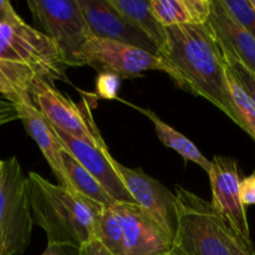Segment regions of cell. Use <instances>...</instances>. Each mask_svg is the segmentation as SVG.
I'll return each mask as SVG.
<instances>
[{"mask_svg":"<svg viewBox=\"0 0 255 255\" xmlns=\"http://www.w3.org/2000/svg\"><path fill=\"white\" fill-rule=\"evenodd\" d=\"M208 24L222 49L255 75V39L229 14L221 0H212Z\"/></svg>","mask_w":255,"mask_h":255,"instance_id":"15","label":"cell"},{"mask_svg":"<svg viewBox=\"0 0 255 255\" xmlns=\"http://www.w3.org/2000/svg\"><path fill=\"white\" fill-rule=\"evenodd\" d=\"M84 65L96 71L109 72L120 79H134L149 70L162 71L174 79V71L168 62L139 47L124 42L92 36L84 51Z\"/></svg>","mask_w":255,"mask_h":255,"instance_id":"8","label":"cell"},{"mask_svg":"<svg viewBox=\"0 0 255 255\" xmlns=\"http://www.w3.org/2000/svg\"><path fill=\"white\" fill-rule=\"evenodd\" d=\"M15 120H19V114L15 105L7 100H0V127Z\"/></svg>","mask_w":255,"mask_h":255,"instance_id":"28","label":"cell"},{"mask_svg":"<svg viewBox=\"0 0 255 255\" xmlns=\"http://www.w3.org/2000/svg\"><path fill=\"white\" fill-rule=\"evenodd\" d=\"M124 232V255H166L172 238L137 204L114 203Z\"/></svg>","mask_w":255,"mask_h":255,"instance_id":"11","label":"cell"},{"mask_svg":"<svg viewBox=\"0 0 255 255\" xmlns=\"http://www.w3.org/2000/svg\"><path fill=\"white\" fill-rule=\"evenodd\" d=\"M26 179L32 222L44 229L47 244L79 249L95 238V218L102 206L70 193L36 172H30Z\"/></svg>","mask_w":255,"mask_h":255,"instance_id":"2","label":"cell"},{"mask_svg":"<svg viewBox=\"0 0 255 255\" xmlns=\"http://www.w3.org/2000/svg\"><path fill=\"white\" fill-rule=\"evenodd\" d=\"M110 4L137 30L146 35L159 52L166 45V27L159 24L151 10L149 0H109Z\"/></svg>","mask_w":255,"mask_h":255,"instance_id":"17","label":"cell"},{"mask_svg":"<svg viewBox=\"0 0 255 255\" xmlns=\"http://www.w3.org/2000/svg\"><path fill=\"white\" fill-rule=\"evenodd\" d=\"M95 238L101 242L111 253L124 255V232L121 219L114 204L102 207L95 218Z\"/></svg>","mask_w":255,"mask_h":255,"instance_id":"21","label":"cell"},{"mask_svg":"<svg viewBox=\"0 0 255 255\" xmlns=\"http://www.w3.org/2000/svg\"><path fill=\"white\" fill-rule=\"evenodd\" d=\"M2 166H4V161H1V159H0V174H1V169H2Z\"/></svg>","mask_w":255,"mask_h":255,"instance_id":"31","label":"cell"},{"mask_svg":"<svg viewBox=\"0 0 255 255\" xmlns=\"http://www.w3.org/2000/svg\"><path fill=\"white\" fill-rule=\"evenodd\" d=\"M229 14L255 39V10L249 0H221Z\"/></svg>","mask_w":255,"mask_h":255,"instance_id":"23","label":"cell"},{"mask_svg":"<svg viewBox=\"0 0 255 255\" xmlns=\"http://www.w3.org/2000/svg\"><path fill=\"white\" fill-rule=\"evenodd\" d=\"M212 188V206L239 238L254 249L246 207L241 199V176L234 158L214 156L208 172Z\"/></svg>","mask_w":255,"mask_h":255,"instance_id":"9","label":"cell"},{"mask_svg":"<svg viewBox=\"0 0 255 255\" xmlns=\"http://www.w3.org/2000/svg\"><path fill=\"white\" fill-rule=\"evenodd\" d=\"M241 199L243 206L255 204V173L241 179Z\"/></svg>","mask_w":255,"mask_h":255,"instance_id":"26","label":"cell"},{"mask_svg":"<svg viewBox=\"0 0 255 255\" xmlns=\"http://www.w3.org/2000/svg\"><path fill=\"white\" fill-rule=\"evenodd\" d=\"M29 95L36 109L51 126L101 151H109L94 122L89 106L81 109L61 94L52 82L41 77H36L32 81Z\"/></svg>","mask_w":255,"mask_h":255,"instance_id":"7","label":"cell"},{"mask_svg":"<svg viewBox=\"0 0 255 255\" xmlns=\"http://www.w3.org/2000/svg\"><path fill=\"white\" fill-rule=\"evenodd\" d=\"M14 105L17 110V114H19V120L24 125L27 134L39 146L40 151L44 154L50 168L59 181V186L64 187L70 193L79 194L72 188L69 177H67L64 166H62L61 151L64 149V146L55 133L51 125L42 116L41 112L36 109L30 95L24 96L19 101L15 102Z\"/></svg>","mask_w":255,"mask_h":255,"instance_id":"14","label":"cell"},{"mask_svg":"<svg viewBox=\"0 0 255 255\" xmlns=\"http://www.w3.org/2000/svg\"><path fill=\"white\" fill-rule=\"evenodd\" d=\"M32 224L27 179L16 157H10L0 174V255L24 253Z\"/></svg>","mask_w":255,"mask_h":255,"instance_id":"6","label":"cell"},{"mask_svg":"<svg viewBox=\"0 0 255 255\" xmlns=\"http://www.w3.org/2000/svg\"><path fill=\"white\" fill-rule=\"evenodd\" d=\"M222 52H223L224 61H226L227 66L229 67L232 74L236 76V79L238 80L239 84L242 85V87L246 90L247 94H248L249 96L252 97V100L255 102V75L253 72L249 71L247 67H244L236 57H233L231 54L224 51L223 49H222Z\"/></svg>","mask_w":255,"mask_h":255,"instance_id":"24","label":"cell"},{"mask_svg":"<svg viewBox=\"0 0 255 255\" xmlns=\"http://www.w3.org/2000/svg\"><path fill=\"white\" fill-rule=\"evenodd\" d=\"M61 161L65 172L70 179L72 188L85 198L95 202L102 207L111 206L115 203L114 199L110 197L104 189V187L81 166L79 161L64 147L61 151Z\"/></svg>","mask_w":255,"mask_h":255,"instance_id":"19","label":"cell"},{"mask_svg":"<svg viewBox=\"0 0 255 255\" xmlns=\"http://www.w3.org/2000/svg\"><path fill=\"white\" fill-rule=\"evenodd\" d=\"M149 5L164 27L204 25L212 10V0H149Z\"/></svg>","mask_w":255,"mask_h":255,"instance_id":"16","label":"cell"},{"mask_svg":"<svg viewBox=\"0 0 255 255\" xmlns=\"http://www.w3.org/2000/svg\"><path fill=\"white\" fill-rule=\"evenodd\" d=\"M36 29L61 51L69 67L85 66L84 51L92 37L77 0H29Z\"/></svg>","mask_w":255,"mask_h":255,"instance_id":"5","label":"cell"},{"mask_svg":"<svg viewBox=\"0 0 255 255\" xmlns=\"http://www.w3.org/2000/svg\"><path fill=\"white\" fill-rule=\"evenodd\" d=\"M112 164L134 203L173 241L177 226L176 196L141 168H128L115 158L112 159Z\"/></svg>","mask_w":255,"mask_h":255,"instance_id":"10","label":"cell"},{"mask_svg":"<svg viewBox=\"0 0 255 255\" xmlns=\"http://www.w3.org/2000/svg\"><path fill=\"white\" fill-rule=\"evenodd\" d=\"M77 255H115L96 238L86 242L77 249Z\"/></svg>","mask_w":255,"mask_h":255,"instance_id":"27","label":"cell"},{"mask_svg":"<svg viewBox=\"0 0 255 255\" xmlns=\"http://www.w3.org/2000/svg\"><path fill=\"white\" fill-rule=\"evenodd\" d=\"M40 77L29 66L0 59V95L15 104L27 96L32 81Z\"/></svg>","mask_w":255,"mask_h":255,"instance_id":"20","label":"cell"},{"mask_svg":"<svg viewBox=\"0 0 255 255\" xmlns=\"http://www.w3.org/2000/svg\"><path fill=\"white\" fill-rule=\"evenodd\" d=\"M51 127L61 141L62 146L81 163L87 172H90V174L104 187L115 202L136 204L112 164L114 157L110 151H101L87 142L69 136L56 127Z\"/></svg>","mask_w":255,"mask_h":255,"instance_id":"13","label":"cell"},{"mask_svg":"<svg viewBox=\"0 0 255 255\" xmlns=\"http://www.w3.org/2000/svg\"><path fill=\"white\" fill-rule=\"evenodd\" d=\"M74 251H77V249L70 248V247L51 246V244H47V248L45 249L42 255H72L71 253Z\"/></svg>","mask_w":255,"mask_h":255,"instance_id":"30","label":"cell"},{"mask_svg":"<svg viewBox=\"0 0 255 255\" xmlns=\"http://www.w3.org/2000/svg\"><path fill=\"white\" fill-rule=\"evenodd\" d=\"M77 2L94 37L124 42L158 56L156 45L132 26L109 0H77Z\"/></svg>","mask_w":255,"mask_h":255,"instance_id":"12","label":"cell"},{"mask_svg":"<svg viewBox=\"0 0 255 255\" xmlns=\"http://www.w3.org/2000/svg\"><path fill=\"white\" fill-rule=\"evenodd\" d=\"M17 19H20V16L12 7L11 2L7 0H0V24L11 22Z\"/></svg>","mask_w":255,"mask_h":255,"instance_id":"29","label":"cell"},{"mask_svg":"<svg viewBox=\"0 0 255 255\" xmlns=\"http://www.w3.org/2000/svg\"><path fill=\"white\" fill-rule=\"evenodd\" d=\"M0 59L26 65L49 82L67 81L69 66L59 47L21 17L0 24Z\"/></svg>","mask_w":255,"mask_h":255,"instance_id":"4","label":"cell"},{"mask_svg":"<svg viewBox=\"0 0 255 255\" xmlns=\"http://www.w3.org/2000/svg\"><path fill=\"white\" fill-rule=\"evenodd\" d=\"M166 255H173L172 253H168V254H166Z\"/></svg>","mask_w":255,"mask_h":255,"instance_id":"33","label":"cell"},{"mask_svg":"<svg viewBox=\"0 0 255 255\" xmlns=\"http://www.w3.org/2000/svg\"><path fill=\"white\" fill-rule=\"evenodd\" d=\"M120 85H121V79L117 77L116 75L109 74V72H101L97 76L96 92L102 99L116 100Z\"/></svg>","mask_w":255,"mask_h":255,"instance_id":"25","label":"cell"},{"mask_svg":"<svg viewBox=\"0 0 255 255\" xmlns=\"http://www.w3.org/2000/svg\"><path fill=\"white\" fill-rule=\"evenodd\" d=\"M128 105L131 107H133V109H136L137 111L141 112L142 115H144L147 119L151 120V122L154 126V131H156L157 137H158L159 141H161L164 146L176 151L177 153L181 154L186 161L193 162V163L198 164V166L208 174L209 169H211V161L202 154V152L199 151L198 147H197L191 139L187 138V137L183 136L182 133H179L177 129H174L173 127L169 126L168 124H166V122H164L163 120H161V117L157 116L152 110L134 106V105L132 104Z\"/></svg>","mask_w":255,"mask_h":255,"instance_id":"18","label":"cell"},{"mask_svg":"<svg viewBox=\"0 0 255 255\" xmlns=\"http://www.w3.org/2000/svg\"><path fill=\"white\" fill-rule=\"evenodd\" d=\"M158 56L172 66L177 86L212 102L237 124L223 52L208 22L166 27Z\"/></svg>","mask_w":255,"mask_h":255,"instance_id":"1","label":"cell"},{"mask_svg":"<svg viewBox=\"0 0 255 255\" xmlns=\"http://www.w3.org/2000/svg\"><path fill=\"white\" fill-rule=\"evenodd\" d=\"M177 226L173 255H255L211 202L176 186Z\"/></svg>","mask_w":255,"mask_h":255,"instance_id":"3","label":"cell"},{"mask_svg":"<svg viewBox=\"0 0 255 255\" xmlns=\"http://www.w3.org/2000/svg\"><path fill=\"white\" fill-rule=\"evenodd\" d=\"M249 2H251V5L253 6V9L255 10V0H249Z\"/></svg>","mask_w":255,"mask_h":255,"instance_id":"32","label":"cell"},{"mask_svg":"<svg viewBox=\"0 0 255 255\" xmlns=\"http://www.w3.org/2000/svg\"><path fill=\"white\" fill-rule=\"evenodd\" d=\"M227 81H228L232 106L237 117V125L244 129L255 142V102L242 87L228 66H227Z\"/></svg>","mask_w":255,"mask_h":255,"instance_id":"22","label":"cell"}]
</instances>
